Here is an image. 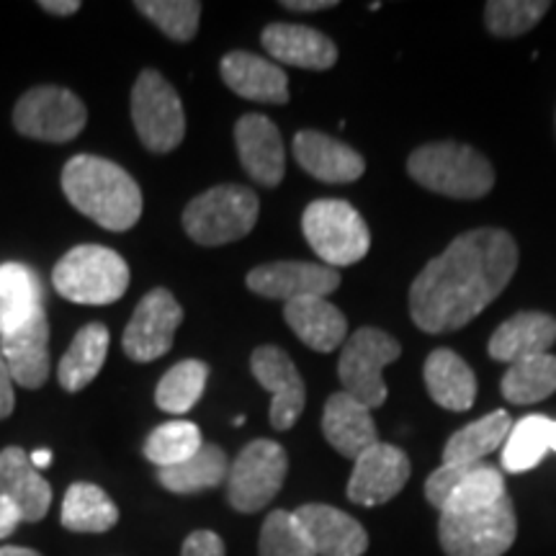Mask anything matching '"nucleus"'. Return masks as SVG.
<instances>
[{"instance_id":"f257e3e1","label":"nucleus","mask_w":556,"mask_h":556,"mask_svg":"<svg viewBox=\"0 0 556 556\" xmlns=\"http://www.w3.org/2000/svg\"><path fill=\"white\" fill-rule=\"evenodd\" d=\"M518 268L516 238L505 229L458 235L409 287V317L422 332H454L503 294Z\"/></svg>"},{"instance_id":"f03ea898","label":"nucleus","mask_w":556,"mask_h":556,"mask_svg":"<svg viewBox=\"0 0 556 556\" xmlns=\"http://www.w3.org/2000/svg\"><path fill=\"white\" fill-rule=\"evenodd\" d=\"M62 191L83 217L111 232H127L142 217V191L122 165L99 155H75L62 170Z\"/></svg>"},{"instance_id":"7ed1b4c3","label":"nucleus","mask_w":556,"mask_h":556,"mask_svg":"<svg viewBox=\"0 0 556 556\" xmlns=\"http://www.w3.org/2000/svg\"><path fill=\"white\" fill-rule=\"evenodd\" d=\"M407 173L422 189L451 199H482L495 186L490 160L462 142L422 144L409 155Z\"/></svg>"},{"instance_id":"20e7f679","label":"nucleus","mask_w":556,"mask_h":556,"mask_svg":"<svg viewBox=\"0 0 556 556\" xmlns=\"http://www.w3.org/2000/svg\"><path fill=\"white\" fill-rule=\"evenodd\" d=\"M58 294L75 304H114L129 289V266L116 250L78 245L60 258L52 270Z\"/></svg>"},{"instance_id":"39448f33","label":"nucleus","mask_w":556,"mask_h":556,"mask_svg":"<svg viewBox=\"0 0 556 556\" xmlns=\"http://www.w3.org/2000/svg\"><path fill=\"white\" fill-rule=\"evenodd\" d=\"M258 212L261 201L255 191L238 184L214 186L184 208V229L199 245H227L253 232Z\"/></svg>"},{"instance_id":"423d86ee","label":"nucleus","mask_w":556,"mask_h":556,"mask_svg":"<svg viewBox=\"0 0 556 556\" xmlns=\"http://www.w3.org/2000/svg\"><path fill=\"white\" fill-rule=\"evenodd\" d=\"M302 229L317 258L336 270L364 261L371 248V232L358 208L340 199L312 201L304 208Z\"/></svg>"},{"instance_id":"0eeeda50","label":"nucleus","mask_w":556,"mask_h":556,"mask_svg":"<svg viewBox=\"0 0 556 556\" xmlns=\"http://www.w3.org/2000/svg\"><path fill=\"white\" fill-rule=\"evenodd\" d=\"M518 518L510 495L471 513H441L438 541L446 556H503L516 544Z\"/></svg>"},{"instance_id":"6e6552de","label":"nucleus","mask_w":556,"mask_h":556,"mask_svg":"<svg viewBox=\"0 0 556 556\" xmlns=\"http://www.w3.org/2000/svg\"><path fill=\"white\" fill-rule=\"evenodd\" d=\"M131 122L139 142L155 155L176 150L186 137V111L163 73L142 70L131 88Z\"/></svg>"},{"instance_id":"1a4fd4ad","label":"nucleus","mask_w":556,"mask_h":556,"mask_svg":"<svg viewBox=\"0 0 556 556\" xmlns=\"http://www.w3.org/2000/svg\"><path fill=\"white\" fill-rule=\"evenodd\" d=\"M402 348L389 332L379 328H361L343 343L338 361V377L343 392L368 409L387 402V384L381 371L400 358Z\"/></svg>"},{"instance_id":"9d476101","label":"nucleus","mask_w":556,"mask_h":556,"mask_svg":"<svg viewBox=\"0 0 556 556\" xmlns=\"http://www.w3.org/2000/svg\"><path fill=\"white\" fill-rule=\"evenodd\" d=\"M289 475V456L281 443L258 441L248 443L238 458L229 464L227 500L238 513H258L274 503Z\"/></svg>"},{"instance_id":"9b49d317","label":"nucleus","mask_w":556,"mask_h":556,"mask_svg":"<svg viewBox=\"0 0 556 556\" xmlns=\"http://www.w3.org/2000/svg\"><path fill=\"white\" fill-rule=\"evenodd\" d=\"M88 111L73 90L60 86H39L26 90L13 109V127L18 135L39 142H70L86 127Z\"/></svg>"},{"instance_id":"f8f14e48","label":"nucleus","mask_w":556,"mask_h":556,"mask_svg":"<svg viewBox=\"0 0 556 556\" xmlns=\"http://www.w3.org/2000/svg\"><path fill=\"white\" fill-rule=\"evenodd\" d=\"M507 495L503 471L492 464H443L426 482L428 503L441 513H471Z\"/></svg>"},{"instance_id":"ddd939ff","label":"nucleus","mask_w":556,"mask_h":556,"mask_svg":"<svg viewBox=\"0 0 556 556\" xmlns=\"http://www.w3.org/2000/svg\"><path fill=\"white\" fill-rule=\"evenodd\" d=\"M184 323V307L168 289H152L139 299L127 330H124L122 348L137 364L163 358L173 348L176 330Z\"/></svg>"},{"instance_id":"4468645a","label":"nucleus","mask_w":556,"mask_h":556,"mask_svg":"<svg viewBox=\"0 0 556 556\" xmlns=\"http://www.w3.org/2000/svg\"><path fill=\"white\" fill-rule=\"evenodd\" d=\"M250 371L266 392L274 394L270 405V426L276 430H291L307 405V387L302 374L278 345H261L250 356Z\"/></svg>"},{"instance_id":"2eb2a0df","label":"nucleus","mask_w":556,"mask_h":556,"mask_svg":"<svg viewBox=\"0 0 556 556\" xmlns=\"http://www.w3.org/2000/svg\"><path fill=\"white\" fill-rule=\"evenodd\" d=\"M248 289L266 299H328L340 287V274L325 263L278 261L253 268L245 278Z\"/></svg>"},{"instance_id":"dca6fc26","label":"nucleus","mask_w":556,"mask_h":556,"mask_svg":"<svg viewBox=\"0 0 556 556\" xmlns=\"http://www.w3.org/2000/svg\"><path fill=\"white\" fill-rule=\"evenodd\" d=\"M409 458L392 443H377L356 458L348 479V500L364 507H377L397 497L409 479Z\"/></svg>"},{"instance_id":"f3484780","label":"nucleus","mask_w":556,"mask_h":556,"mask_svg":"<svg viewBox=\"0 0 556 556\" xmlns=\"http://www.w3.org/2000/svg\"><path fill=\"white\" fill-rule=\"evenodd\" d=\"M235 144L242 170L255 184L276 189L287 173V150H283L281 131L268 116L245 114L235 124Z\"/></svg>"},{"instance_id":"a211bd4d","label":"nucleus","mask_w":556,"mask_h":556,"mask_svg":"<svg viewBox=\"0 0 556 556\" xmlns=\"http://www.w3.org/2000/svg\"><path fill=\"white\" fill-rule=\"evenodd\" d=\"M294 518L317 556H364L366 528L332 505L309 503L294 510Z\"/></svg>"},{"instance_id":"6ab92c4d","label":"nucleus","mask_w":556,"mask_h":556,"mask_svg":"<svg viewBox=\"0 0 556 556\" xmlns=\"http://www.w3.org/2000/svg\"><path fill=\"white\" fill-rule=\"evenodd\" d=\"M0 356L9 364L13 384L41 389L50 379V319L47 309L29 319L24 328L0 338Z\"/></svg>"},{"instance_id":"aec40b11","label":"nucleus","mask_w":556,"mask_h":556,"mask_svg":"<svg viewBox=\"0 0 556 556\" xmlns=\"http://www.w3.org/2000/svg\"><path fill=\"white\" fill-rule=\"evenodd\" d=\"M225 86L240 99L255 103H289V75L281 65L253 52H229L219 65Z\"/></svg>"},{"instance_id":"412c9836","label":"nucleus","mask_w":556,"mask_h":556,"mask_svg":"<svg viewBox=\"0 0 556 556\" xmlns=\"http://www.w3.org/2000/svg\"><path fill=\"white\" fill-rule=\"evenodd\" d=\"M294 157L302 170L323 184H353L366 170L364 157L356 150L315 129H302L294 137Z\"/></svg>"},{"instance_id":"4be33fe9","label":"nucleus","mask_w":556,"mask_h":556,"mask_svg":"<svg viewBox=\"0 0 556 556\" xmlns=\"http://www.w3.org/2000/svg\"><path fill=\"white\" fill-rule=\"evenodd\" d=\"M0 495L18 507L24 523H39L52 505L50 482L34 469L29 454L18 446L0 451Z\"/></svg>"},{"instance_id":"5701e85b","label":"nucleus","mask_w":556,"mask_h":556,"mask_svg":"<svg viewBox=\"0 0 556 556\" xmlns=\"http://www.w3.org/2000/svg\"><path fill=\"white\" fill-rule=\"evenodd\" d=\"M266 52L281 65L330 70L338 62V47L323 31L299 24H268L261 34Z\"/></svg>"},{"instance_id":"b1692460","label":"nucleus","mask_w":556,"mask_h":556,"mask_svg":"<svg viewBox=\"0 0 556 556\" xmlns=\"http://www.w3.org/2000/svg\"><path fill=\"white\" fill-rule=\"evenodd\" d=\"M323 433L328 443L340 456L356 458L379 443L377 422H374L371 409L361 405L351 394L338 392L325 402L323 413Z\"/></svg>"},{"instance_id":"393cba45","label":"nucleus","mask_w":556,"mask_h":556,"mask_svg":"<svg viewBox=\"0 0 556 556\" xmlns=\"http://www.w3.org/2000/svg\"><path fill=\"white\" fill-rule=\"evenodd\" d=\"M556 343V319L546 312H518L495 330L490 338V356L503 364H518V361L548 353Z\"/></svg>"},{"instance_id":"a878e982","label":"nucleus","mask_w":556,"mask_h":556,"mask_svg":"<svg viewBox=\"0 0 556 556\" xmlns=\"http://www.w3.org/2000/svg\"><path fill=\"white\" fill-rule=\"evenodd\" d=\"M428 394L443 409L451 413H467L477 400V377L467 361L451 348H438L422 368Z\"/></svg>"},{"instance_id":"bb28decb","label":"nucleus","mask_w":556,"mask_h":556,"mask_svg":"<svg viewBox=\"0 0 556 556\" xmlns=\"http://www.w3.org/2000/svg\"><path fill=\"white\" fill-rule=\"evenodd\" d=\"M283 319L304 345L332 353L348 340V319L328 299H299L283 307Z\"/></svg>"},{"instance_id":"cd10ccee","label":"nucleus","mask_w":556,"mask_h":556,"mask_svg":"<svg viewBox=\"0 0 556 556\" xmlns=\"http://www.w3.org/2000/svg\"><path fill=\"white\" fill-rule=\"evenodd\" d=\"M45 309L41 283L37 274L24 263L0 266V338L24 328Z\"/></svg>"},{"instance_id":"c85d7f7f","label":"nucleus","mask_w":556,"mask_h":556,"mask_svg":"<svg viewBox=\"0 0 556 556\" xmlns=\"http://www.w3.org/2000/svg\"><path fill=\"white\" fill-rule=\"evenodd\" d=\"M109 353V328L101 323H90L78 330L67 353L60 358L58 379L65 392H80L101 374Z\"/></svg>"},{"instance_id":"c756f323","label":"nucleus","mask_w":556,"mask_h":556,"mask_svg":"<svg viewBox=\"0 0 556 556\" xmlns=\"http://www.w3.org/2000/svg\"><path fill=\"white\" fill-rule=\"evenodd\" d=\"M510 430L513 417L505 409L479 417L448 438L446 448H443V464H479L484 456L505 446Z\"/></svg>"},{"instance_id":"7c9ffc66","label":"nucleus","mask_w":556,"mask_h":556,"mask_svg":"<svg viewBox=\"0 0 556 556\" xmlns=\"http://www.w3.org/2000/svg\"><path fill=\"white\" fill-rule=\"evenodd\" d=\"M229 475L227 454L214 443H204L189 462L157 469V482L173 495H199L204 490L225 484Z\"/></svg>"},{"instance_id":"2f4dec72","label":"nucleus","mask_w":556,"mask_h":556,"mask_svg":"<svg viewBox=\"0 0 556 556\" xmlns=\"http://www.w3.org/2000/svg\"><path fill=\"white\" fill-rule=\"evenodd\" d=\"M60 520L73 533H106L119 523V507L101 486L75 482L62 500Z\"/></svg>"},{"instance_id":"473e14b6","label":"nucleus","mask_w":556,"mask_h":556,"mask_svg":"<svg viewBox=\"0 0 556 556\" xmlns=\"http://www.w3.org/2000/svg\"><path fill=\"white\" fill-rule=\"evenodd\" d=\"M552 417L546 415H526L513 422L503 446V467L513 475L536 469L552 451Z\"/></svg>"},{"instance_id":"72a5a7b5","label":"nucleus","mask_w":556,"mask_h":556,"mask_svg":"<svg viewBox=\"0 0 556 556\" xmlns=\"http://www.w3.org/2000/svg\"><path fill=\"white\" fill-rule=\"evenodd\" d=\"M500 389L513 405H533V402L552 397L556 392V356L541 353V356L518 361L505 371Z\"/></svg>"},{"instance_id":"f704fd0d","label":"nucleus","mask_w":556,"mask_h":556,"mask_svg":"<svg viewBox=\"0 0 556 556\" xmlns=\"http://www.w3.org/2000/svg\"><path fill=\"white\" fill-rule=\"evenodd\" d=\"M208 379V366L204 361L186 358L180 361L160 379L155 389V405L163 409V413L170 415H186L193 405L201 400L206 389Z\"/></svg>"},{"instance_id":"c9c22d12","label":"nucleus","mask_w":556,"mask_h":556,"mask_svg":"<svg viewBox=\"0 0 556 556\" xmlns=\"http://www.w3.org/2000/svg\"><path fill=\"white\" fill-rule=\"evenodd\" d=\"M201 446H204V438H201L199 426H193L189 420H170L148 435L144 456L157 469H168L189 462Z\"/></svg>"},{"instance_id":"e433bc0d","label":"nucleus","mask_w":556,"mask_h":556,"mask_svg":"<svg viewBox=\"0 0 556 556\" xmlns=\"http://www.w3.org/2000/svg\"><path fill=\"white\" fill-rule=\"evenodd\" d=\"M548 9V0H490L484 5V24L492 37H523L546 16Z\"/></svg>"},{"instance_id":"4c0bfd02","label":"nucleus","mask_w":556,"mask_h":556,"mask_svg":"<svg viewBox=\"0 0 556 556\" xmlns=\"http://www.w3.org/2000/svg\"><path fill=\"white\" fill-rule=\"evenodd\" d=\"M135 9L173 41H191L197 37L201 18V3L197 0H137Z\"/></svg>"},{"instance_id":"58836bf2","label":"nucleus","mask_w":556,"mask_h":556,"mask_svg":"<svg viewBox=\"0 0 556 556\" xmlns=\"http://www.w3.org/2000/svg\"><path fill=\"white\" fill-rule=\"evenodd\" d=\"M258 556H317L315 548L299 528L294 513L274 510L268 513L261 528Z\"/></svg>"},{"instance_id":"ea45409f","label":"nucleus","mask_w":556,"mask_h":556,"mask_svg":"<svg viewBox=\"0 0 556 556\" xmlns=\"http://www.w3.org/2000/svg\"><path fill=\"white\" fill-rule=\"evenodd\" d=\"M225 541L214 531H193L180 546V556H225Z\"/></svg>"},{"instance_id":"a19ab883","label":"nucleus","mask_w":556,"mask_h":556,"mask_svg":"<svg viewBox=\"0 0 556 556\" xmlns=\"http://www.w3.org/2000/svg\"><path fill=\"white\" fill-rule=\"evenodd\" d=\"M16 397H13V377L9 371V364L0 356V420H5L13 413Z\"/></svg>"},{"instance_id":"79ce46f5","label":"nucleus","mask_w":556,"mask_h":556,"mask_svg":"<svg viewBox=\"0 0 556 556\" xmlns=\"http://www.w3.org/2000/svg\"><path fill=\"white\" fill-rule=\"evenodd\" d=\"M18 523H24V520H21L18 507L13 505L9 497L0 495V539H9L18 528Z\"/></svg>"},{"instance_id":"37998d69","label":"nucleus","mask_w":556,"mask_h":556,"mask_svg":"<svg viewBox=\"0 0 556 556\" xmlns=\"http://www.w3.org/2000/svg\"><path fill=\"white\" fill-rule=\"evenodd\" d=\"M283 9L296 11V13H317L325 9H336V0H283Z\"/></svg>"},{"instance_id":"c03bdc74","label":"nucleus","mask_w":556,"mask_h":556,"mask_svg":"<svg viewBox=\"0 0 556 556\" xmlns=\"http://www.w3.org/2000/svg\"><path fill=\"white\" fill-rule=\"evenodd\" d=\"M41 11L52 13V16H73L80 11L78 0H41Z\"/></svg>"},{"instance_id":"a18cd8bd","label":"nucleus","mask_w":556,"mask_h":556,"mask_svg":"<svg viewBox=\"0 0 556 556\" xmlns=\"http://www.w3.org/2000/svg\"><path fill=\"white\" fill-rule=\"evenodd\" d=\"M29 458H31L34 469H47V467H50V464H52V451H47V448H37Z\"/></svg>"},{"instance_id":"49530a36","label":"nucleus","mask_w":556,"mask_h":556,"mask_svg":"<svg viewBox=\"0 0 556 556\" xmlns=\"http://www.w3.org/2000/svg\"><path fill=\"white\" fill-rule=\"evenodd\" d=\"M0 556H41V554L24 546H3L0 548Z\"/></svg>"},{"instance_id":"de8ad7c7","label":"nucleus","mask_w":556,"mask_h":556,"mask_svg":"<svg viewBox=\"0 0 556 556\" xmlns=\"http://www.w3.org/2000/svg\"><path fill=\"white\" fill-rule=\"evenodd\" d=\"M552 451H556V420L552 422Z\"/></svg>"}]
</instances>
